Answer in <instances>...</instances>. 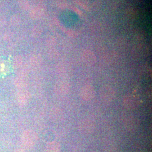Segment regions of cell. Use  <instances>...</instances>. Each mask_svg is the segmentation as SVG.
Returning a JSON list of instances; mask_svg holds the SVG:
<instances>
[{
  "instance_id": "cell-3",
  "label": "cell",
  "mask_w": 152,
  "mask_h": 152,
  "mask_svg": "<svg viewBox=\"0 0 152 152\" xmlns=\"http://www.w3.org/2000/svg\"><path fill=\"white\" fill-rule=\"evenodd\" d=\"M141 99L133 94H128L124 96L122 103L124 107L128 109H135L141 104Z\"/></svg>"
},
{
  "instance_id": "cell-4",
  "label": "cell",
  "mask_w": 152,
  "mask_h": 152,
  "mask_svg": "<svg viewBox=\"0 0 152 152\" xmlns=\"http://www.w3.org/2000/svg\"><path fill=\"white\" fill-rule=\"evenodd\" d=\"M123 125L128 131L133 132L137 130L139 127L140 121L136 116L129 114L124 118Z\"/></svg>"
},
{
  "instance_id": "cell-5",
  "label": "cell",
  "mask_w": 152,
  "mask_h": 152,
  "mask_svg": "<svg viewBox=\"0 0 152 152\" xmlns=\"http://www.w3.org/2000/svg\"><path fill=\"white\" fill-rule=\"evenodd\" d=\"M95 123L89 118H83L78 123V130L83 134H90L95 129Z\"/></svg>"
},
{
  "instance_id": "cell-11",
  "label": "cell",
  "mask_w": 152,
  "mask_h": 152,
  "mask_svg": "<svg viewBox=\"0 0 152 152\" xmlns=\"http://www.w3.org/2000/svg\"><path fill=\"white\" fill-rule=\"evenodd\" d=\"M47 152H61L60 144L56 141L49 142L46 145Z\"/></svg>"
},
{
  "instance_id": "cell-2",
  "label": "cell",
  "mask_w": 152,
  "mask_h": 152,
  "mask_svg": "<svg viewBox=\"0 0 152 152\" xmlns=\"http://www.w3.org/2000/svg\"><path fill=\"white\" fill-rule=\"evenodd\" d=\"M23 144L28 148L34 147L38 140V135L35 131L32 130L24 131L21 137Z\"/></svg>"
},
{
  "instance_id": "cell-10",
  "label": "cell",
  "mask_w": 152,
  "mask_h": 152,
  "mask_svg": "<svg viewBox=\"0 0 152 152\" xmlns=\"http://www.w3.org/2000/svg\"><path fill=\"white\" fill-rule=\"evenodd\" d=\"M14 84L20 90L25 89L28 85V81L25 75H19L15 78Z\"/></svg>"
},
{
  "instance_id": "cell-6",
  "label": "cell",
  "mask_w": 152,
  "mask_h": 152,
  "mask_svg": "<svg viewBox=\"0 0 152 152\" xmlns=\"http://www.w3.org/2000/svg\"><path fill=\"white\" fill-rule=\"evenodd\" d=\"M100 96L104 102L110 103L115 97V91L113 87L108 85H105L100 90Z\"/></svg>"
},
{
  "instance_id": "cell-7",
  "label": "cell",
  "mask_w": 152,
  "mask_h": 152,
  "mask_svg": "<svg viewBox=\"0 0 152 152\" xmlns=\"http://www.w3.org/2000/svg\"><path fill=\"white\" fill-rule=\"evenodd\" d=\"M31 99V94L29 91L25 89L20 90L16 95V100L20 107L27 105Z\"/></svg>"
},
{
  "instance_id": "cell-9",
  "label": "cell",
  "mask_w": 152,
  "mask_h": 152,
  "mask_svg": "<svg viewBox=\"0 0 152 152\" xmlns=\"http://www.w3.org/2000/svg\"><path fill=\"white\" fill-rule=\"evenodd\" d=\"M96 91L95 88L91 85H87L82 87L81 91L82 99L85 101H90L95 98Z\"/></svg>"
},
{
  "instance_id": "cell-8",
  "label": "cell",
  "mask_w": 152,
  "mask_h": 152,
  "mask_svg": "<svg viewBox=\"0 0 152 152\" xmlns=\"http://www.w3.org/2000/svg\"><path fill=\"white\" fill-rule=\"evenodd\" d=\"M70 89L71 85L68 81H59L55 85V92L60 95H64L67 94L69 92Z\"/></svg>"
},
{
  "instance_id": "cell-12",
  "label": "cell",
  "mask_w": 152,
  "mask_h": 152,
  "mask_svg": "<svg viewBox=\"0 0 152 152\" xmlns=\"http://www.w3.org/2000/svg\"><path fill=\"white\" fill-rule=\"evenodd\" d=\"M13 152H26L25 151L23 150V149H16L15 151H14Z\"/></svg>"
},
{
  "instance_id": "cell-1",
  "label": "cell",
  "mask_w": 152,
  "mask_h": 152,
  "mask_svg": "<svg viewBox=\"0 0 152 152\" xmlns=\"http://www.w3.org/2000/svg\"><path fill=\"white\" fill-rule=\"evenodd\" d=\"M60 20L65 27H73L79 22V18L75 12L66 10L60 14Z\"/></svg>"
}]
</instances>
